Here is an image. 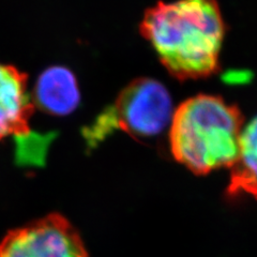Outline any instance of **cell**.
Wrapping results in <instances>:
<instances>
[{"label": "cell", "mask_w": 257, "mask_h": 257, "mask_svg": "<svg viewBox=\"0 0 257 257\" xmlns=\"http://www.w3.org/2000/svg\"><path fill=\"white\" fill-rule=\"evenodd\" d=\"M141 32L176 78L207 77L219 69L225 25L216 0L158 3L145 13Z\"/></svg>", "instance_id": "1"}, {"label": "cell", "mask_w": 257, "mask_h": 257, "mask_svg": "<svg viewBox=\"0 0 257 257\" xmlns=\"http://www.w3.org/2000/svg\"><path fill=\"white\" fill-rule=\"evenodd\" d=\"M242 130L243 117L237 106L220 96L198 94L174 111L170 132L172 154L197 175L231 167Z\"/></svg>", "instance_id": "2"}, {"label": "cell", "mask_w": 257, "mask_h": 257, "mask_svg": "<svg viewBox=\"0 0 257 257\" xmlns=\"http://www.w3.org/2000/svg\"><path fill=\"white\" fill-rule=\"evenodd\" d=\"M173 101L164 85L143 77L133 80L118 98L84 128L87 146L94 147L115 131L138 139H150L162 133L172 122Z\"/></svg>", "instance_id": "3"}, {"label": "cell", "mask_w": 257, "mask_h": 257, "mask_svg": "<svg viewBox=\"0 0 257 257\" xmlns=\"http://www.w3.org/2000/svg\"><path fill=\"white\" fill-rule=\"evenodd\" d=\"M34 104L28 93L27 76L16 68L0 63V142L14 138L19 163L41 165L50 138L31 133L29 121Z\"/></svg>", "instance_id": "4"}, {"label": "cell", "mask_w": 257, "mask_h": 257, "mask_svg": "<svg viewBox=\"0 0 257 257\" xmlns=\"http://www.w3.org/2000/svg\"><path fill=\"white\" fill-rule=\"evenodd\" d=\"M0 257L89 256L73 225L53 213L8 232L0 240Z\"/></svg>", "instance_id": "5"}, {"label": "cell", "mask_w": 257, "mask_h": 257, "mask_svg": "<svg viewBox=\"0 0 257 257\" xmlns=\"http://www.w3.org/2000/svg\"><path fill=\"white\" fill-rule=\"evenodd\" d=\"M34 96L40 108L56 116L71 114L80 100L75 75L64 67L46 69L37 80Z\"/></svg>", "instance_id": "6"}, {"label": "cell", "mask_w": 257, "mask_h": 257, "mask_svg": "<svg viewBox=\"0 0 257 257\" xmlns=\"http://www.w3.org/2000/svg\"><path fill=\"white\" fill-rule=\"evenodd\" d=\"M230 168L229 193H245L257 198V116L243 127L238 156Z\"/></svg>", "instance_id": "7"}]
</instances>
